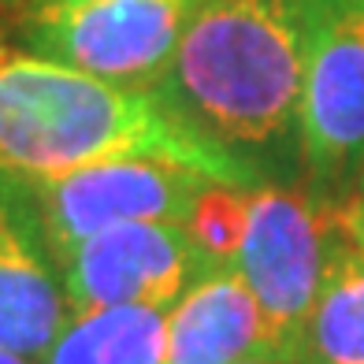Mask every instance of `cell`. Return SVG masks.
Instances as JSON below:
<instances>
[{"instance_id":"3957f363","label":"cell","mask_w":364,"mask_h":364,"mask_svg":"<svg viewBox=\"0 0 364 364\" xmlns=\"http://www.w3.org/2000/svg\"><path fill=\"white\" fill-rule=\"evenodd\" d=\"M338 227L331 205L279 186L250 190V223L235 268L264 309L275 357H301V338L320 297Z\"/></svg>"},{"instance_id":"e0dca14e","label":"cell","mask_w":364,"mask_h":364,"mask_svg":"<svg viewBox=\"0 0 364 364\" xmlns=\"http://www.w3.org/2000/svg\"><path fill=\"white\" fill-rule=\"evenodd\" d=\"M353 186H357V193H364V168H360V175H357V182H353Z\"/></svg>"},{"instance_id":"52a82bcc","label":"cell","mask_w":364,"mask_h":364,"mask_svg":"<svg viewBox=\"0 0 364 364\" xmlns=\"http://www.w3.org/2000/svg\"><path fill=\"white\" fill-rule=\"evenodd\" d=\"M208 268L182 223H119L60 260L71 312L101 305L171 309Z\"/></svg>"},{"instance_id":"5b68a950","label":"cell","mask_w":364,"mask_h":364,"mask_svg":"<svg viewBox=\"0 0 364 364\" xmlns=\"http://www.w3.org/2000/svg\"><path fill=\"white\" fill-rule=\"evenodd\" d=\"M212 178L164 160H108L60 178L30 182L56 257L119 223H186Z\"/></svg>"},{"instance_id":"7c38bea8","label":"cell","mask_w":364,"mask_h":364,"mask_svg":"<svg viewBox=\"0 0 364 364\" xmlns=\"http://www.w3.org/2000/svg\"><path fill=\"white\" fill-rule=\"evenodd\" d=\"M250 223V193L227 182H208L186 216V235L208 264H235Z\"/></svg>"},{"instance_id":"ba28073f","label":"cell","mask_w":364,"mask_h":364,"mask_svg":"<svg viewBox=\"0 0 364 364\" xmlns=\"http://www.w3.org/2000/svg\"><path fill=\"white\" fill-rule=\"evenodd\" d=\"M56 260L34 186L0 175V350L41 360L71 320Z\"/></svg>"},{"instance_id":"2e32d148","label":"cell","mask_w":364,"mask_h":364,"mask_svg":"<svg viewBox=\"0 0 364 364\" xmlns=\"http://www.w3.org/2000/svg\"><path fill=\"white\" fill-rule=\"evenodd\" d=\"M238 364H294V360H283V357H250V360H238Z\"/></svg>"},{"instance_id":"4fadbf2b","label":"cell","mask_w":364,"mask_h":364,"mask_svg":"<svg viewBox=\"0 0 364 364\" xmlns=\"http://www.w3.org/2000/svg\"><path fill=\"white\" fill-rule=\"evenodd\" d=\"M331 220L342 230V238H350L357 250H364V193H350L338 205H331Z\"/></svg>"},{"instance_id":"8992f818","label":"cell","mask_w":364,"mask_h":364,"mask_svg":"<svg viewBox=\"0 0 364 364\" xmlns=\"http://www.w3.org/2000/svg\"><path fill=\"white\" fill-rule=\"evenodd\" d=\"M301 156L320 190L364 168V0H327L301 93Z\"/></svg>"},{"instance_id":"6da1fadb","label":"cell","mask_w":364,"mask_h":364,"mask_svg":"<svg viewBox=\"0 0 364 364\" xmlns=\"http://www.w3.org/2000/svg\"><path fill=\"white\" fill-rule=\"evenodd\" d=\"M108 160H164L257 190L235 149L186 119L160 90H130L30 48L0 45V175L45 182Z\"/></svg>"},{"instance_id":"277c9868","label":"cell","mask_w":364,"mask_h":364,"mask_svg":"<svg viewBox=\"0 0 364 364\" xmlns=\"http://www.w3.org/2000/svg\"><path fill=\"white\" fill-rule=\"evenodd\" d=\"M197 0H90L26 15L23 48L130 90H160Z\"/></svg>"},{"instance_id":"30bf717a","label":"cell","mask_w":364,"mask_h":364,"mask_svg":"<svg viewBox=\"0 0 364 364\" xmlns=\"http://www.w3.org/2000/svg\"><path fill=\"white\" fill-rule=\"evenodd\" d=\"M168 309L101 305L71 312L41 364H164Z\"/></svg>"},{"instance_id":"9c48e42d","label":"cell","mask_w":364,"mask_h":364,"mask_svg":"<svg viewBox=\"0 0 364 364\" xmlns=\"http://www.w3.org/2000/svg\"><path fill=\"white\" fill-rule=\"evenodd\" d=\"M275 357L264 309L235 264L208 268L168 309L164 364H238Z\"/></svg>"},{"instance_id":"9a60e30c","label":"cell","mask_w":364,"mask_h":364,"mask_svg":"<svg viewBox=\"0 0 364 364\" xmlns=\"http://www.w3.org/2000/svg\"><path fill=\"white\" fill-rule=\"evenodd\" d=\"M0 364H41V360L26 357V353H15V350H0Z\"/></svg>"},{"instance_id":"7a4b0ae2","label":"cell","mask_w":364,"mask_h":364,"mask_svg":"<svg viewBox=\"0 0 364 364\" xmlns=\"http://www.w3.org/2000/svg\"><path fill=\"white\" fill-rule=\"evenodd\" d=\"M327 0H197L160 93L216 141L264 149L301 119Z\"/></svg>"},{"instance_id":"5bb4252c","label":"cell","mask_w":364,"mask_h":364,"mask_svg":"<svg viewBox=\"0 0 364 364\" xmlns=\"http://www.w3.org/2000/svg\"><path fill=\"white\" fill-rule=\"evenodd\" d=\"M71 4H90V0H30V15L56 11V8H71Z\"/></svg>"},{"instance_id":"8fae6325","label":"cell","mask_w":364,"mask_h":364,"mask_svg":"<svg viewBox=\"0 0 364 364\" xmlns=\"http://www.w3.org/2000/svg\"><path fill=\"white\" fill-rule=\"evenodd\" d=\"M297 364H364V250L342 230L331 242Z\"/></svg>"}]
</instances>
